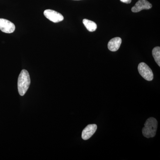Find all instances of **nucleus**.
<instances>
[{"mask_svg":"<svg viewBox=\"0 0 160 160\" xmlns=\"http://www.w3.org/2000/svg\"><path fill=\"white\" fill-rule=\"evenodd\" d=\"M152 56L154 58L155 61L157 63L158 66H160V47H155L152 49Z\"/></svg>","mask_w":160,"mask_h":160,"instance_id":"10","label":"nucleus"},{"mask_svg":"<svg viewBox=\"0 0 160 160\" xmlns=\"http://www.w3.org/2000/svg\"><path fill=\"white\" fill-rule=\"evenodd\" d=\"M30 84V78L29 72L26 69H23L18 78V90L20 95L23 96L26 94Z\"/></svg>","mask_w":160,"mask_h":160,"instance_id":"1","label":"nucleus"},{"mask_svg":"<svg viewBox=\"0 0 160 160\" xmlns=\"http://www.w3.org/2000/svg\"><path fill=\"white\" fill-rule=\"evenodd\" d=\"M75 1H79V0H75Z\"/></svg>","mask_w":160,"mask_h":160,"instance_id":"12","label":"nucleus"},{"mask_svg":"<svg viewBox=\"0 0 160 160\" xmlns=\"http://www.w3.org/2000/svg\"><path fill=\"white\" fill-rule=\"evenodd\" d=\"M122 2L126 3V4H130L132 0H120Z\"/></svg>","mask_w":160,"mask_h":160,"instance_id":"11","label":"nucleus"},{"mask_svg":"<svg viewBox=\"0 0 160 160\" xmlns=\"http://www.w3.org/2000/svg\"><path fill=\"white\" fill-rule=\"evenodd\" d=\"M15 29L14 24L9 20L0 18V30L5 33H11Z\"/></svg>","mask_w":160,"mask_h":160,"instance_id":"5","label":"nucleus"},{"mask_svg":"<svg viewBox=\"0 0 160 160\" xmlns=\"http://www.w3.org/2000/svg\"><path fill=\"white\" fill-rule=\"evenodd\" d=\"M138 70L140 74L145 80L151 81L153 79V73L149 66L144 62L140 63L138 66Z\"/></svg>","mask_w":160,"mask_h":160,"instance_id":"3","label":"nucleus"},{"mask_svg":"<svg viewBox=\"0 0 160 160\" xmlns=\"http://www.w3.org/2000/svg\"><path fill=\"white\" fill-rule=\"evenodd\" d=\"M122 39L119 37L113 38L110 40L108 44V48L110 51L115 52L119 49L122 44Z\"/></svg>","mask_w":160,"mask_h":160,"instance_id":"8","label":"nucleus"},{"mask_svg":"<svg viewBox=\"0 0 160 160\" xmlns=\"http://www.w3.org/2000/svg\"><path fill=\"white\" fill-rule=\"evenodd\" d=\"M152 7V5L147 0H139L135 6L132 7L131 10L132 12H138L143 9H151Z\"/></svg>","mask_w":160,"mask_h":160,"instance_id":"6","label":"nucleus"},{"mask_svg":"<svg viewBox=\"0 0 160 160\" xmlns=\"http://www.w3.org/2000/svg\"><path fill=\"white\" fill-rule=\"evenodd\" d=\"M83 23L86 29L89 32H94L97 28V25L96 23L90 20L84 19L83 20Z\"/></svg>","mask_w":160,"mask_h":160,"instance_id":"9","label":"nucleus"},{"mask_svg":"<svg viewBox=\"0 0 160 160\" xmlns=\"http://www.w3.org/2000/svg\"><path fill=\"white\" fill-rule=\"evenodd\" d=\"M97 129V126L96 124H90L83 129L82 132V138L83 140H87L94 134Z\"/></svg>","mask_w":160,"mask_h":160,"instance_id":"7","label":"nucleus"},{"mask_svg":"<svg viewBox=\"0 0 160 160\" xmlns=\"http://www.w3.org/2000/svg\"><path fill=\"white\" fill-rule=\"evenodd\" d=\"M144 126L142 130L143 135L147 138L154 137L158 129L157 120L153 118H149L146 120Z\"/></svg>","mask_w":160,"mask_h":160,"instance_id":"2","label":"nucleus"},{"mask_svg":"<svg viewBox=\"0 0 160 160\" xmlns=\"http://www.w3.org/2000/svg\"><path fill=\"white\" fill-rule=\"evenodd\" d=\"M44 14L47 19L53 22H59L64 20L62 15L58 12L51 9H46L45 10Z\"/></svg>","mask_w":160,"mask_h":160,"instance_id":"4","label":"nucleus"}]
</instances>
